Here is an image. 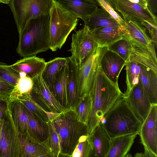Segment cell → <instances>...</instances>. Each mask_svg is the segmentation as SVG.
Segmentation results:
<instances>
[{"mask_svg": "<svg viewBox=\"0 0 157 157\" xmlns=\"http://www.w3.org/2000/svg\"><path fill=\"white\" fill-rule=\"evenodd\" d=\"M92 97L91 111L87 124L90 136L99 124L100 119L121 97L123 96L118 83L111 81L99 66L92 88L89 94Z\"/></svg>", "mask_w": 157, "mask_h": 157, "instance_id": "cell-1", "label": "cell"}, {"mask_svg": "<svg viewBox=\"0 0 157 157\" xmlns=\"http://www.w3.org/2000/svg\"><path fill=\"white\" fill-rule=\"evenodd\" d=\"M123 96L100 119V123L110 139L127 135H138L142 123Z\"/></svg>", "mask_w": 157, "mask_h": 157, "instance_id": "cell-2", "label": "cell"}, {"mask_svg": "<svg viewBox=\"0 0 157 157\" xmlns=\"http://www.w3.org/2000/svg\"><path fill=\"white\" fill-rule=\"evenodd\" d=\"M49 13L32 19L19 36L17 53L25 57L50 49Z\"/></svg>", "mask_w": 157, "mask_h": 157, "instance_id": "cell-3", "label": "cell"}, {"mask_svg": "<svg viewBox=\"0 0 157 157\" xmlns=\"http://www.w3.org/2000/svg\"><path fill=\"white\" fill-rule=\"evenodd\" d=\"M51 121L59 136L62 157H71L80 137L88 135L87 124L78 121L72 108L59 113Z\"/></svg>", "mask_w": 157, "mask_h": 157, "instance_id": "cell-4", "label": "cell"}, {"mask_svg": "<svg viewBox=\"0 0 157 157\" xmlns=\"http://www.w3.org/2000/svg\"><path fill=\"white\" fill-rule=\"evenodd\" d=\"M50 49H60L71 32L76 27L78 18L54 0L49 13Z\"/></svg>", "mask_w": 157, "mask_h": 157, "instance_id": "cell-5", "label": "cell"}, {"mask_svg": "<svg viewBox=\"0 0 157 157\" xmlns=\"http://www.w3.org/2000/svg\"><path fill=\"white\" fill-rule=\"evenodd\" d=\"M6 103V109L2 117L0 157H21L25 137L21 134L16 125L12 114L10 101Z\"/></svg>", "mask_w": 157, "mask_h": 157, "instance_id": "cell-6", "label": "cell"}, {"mask_svg": "<svg viewBox=\"0 0 157 157\" xmlns=\"http://www.w3.org/2000/svg\"><path fill=\"white\" fill-rule=\"evenodd\" d=\"M107 50V47H97L81 66L78 67V89L80 98L90 93L101 59Z\"/></svg>", "mask_w": 157, "mask_h": 157, "instance_id": "cell-7", "label": "cell"}, {"mask_svg": "<svg viewBox=\"0 0 157 157\" xmlns=\"http://www.w3.org/2000/svg\"><path fill=\"white\" fill-rule=\"evenodd\" d=\"M98 46L91 31L84 26L72 36L70 57L79 67Z\"/></svg>", "mask_w": 157, "mask_h": 157, "instance_id": "cell-8", "label": "cell"}, {"mask_svg": "<svg viewBox=\"0 0 157 157\" xmlns=\"http://www.w3.org/2000/svg\"><path fill=\"white\" fill-rule=\"evenodd\" d=\"M138 135L144 148L143 156L157 157V104H151Z\"/></svg>", "mask_w": 157, "mask_h": 157, "instance_id": "cell-9", "label": "cell"}, {"mask_svg": "<svg viewBox=\"0 0 157 157\" xmlns=\"http://www.w3.org/2000/svg\"><path fill=\"white\" fill-rule=\"evenodd\" d=\"M123 37L129 44L130 52L129 60L135 61L157 73V60L155 45L146 46L136 41L129 35L126 29Z\"/></svg>", "mask_w": 157, "mask_h": 157, "instance_id": "cell-10", "label": "cell"}, {"mask_svg": "<svg viewBox=\"0 0 157 157\" xmlns=\"http://www.w3.org/2000/svg\"><path fill=\"white\" fill-rule=\"evenodd\" d=\"M8 5L13 14L19 36L29 22L36 17L35 0H11Z\"/></svg>", "mask_w": 157, "mask_h": 157, "instance_id": "cell-11", "label": "cell"}, {"mask_svg": "<svg viewBox=\"0 0 157 157\" xmlns=\"http://www.w3.org/2000/svg\"><path fill=\"white\" fill-rule=\"evenodd\" d=\"M32 91L36 98L49 112L56 113L65 110L59 104L42 78L41 74L32 78Z\"/></svg>", "mask_w": 157, "mask_h": 157, "instance_id": "cell-12", "label": "cell"}, {"mask_svg": "<svg viewBox=\"0 0 157 157\" xmlns=\"http://www.w3.org/2000/svg\"><path fill=\"white\" fill-rule=\"evenodd\" d=\"M116 10L123 17L137 21H145L156 25L157 17L148 8L128 0H119Z\"/></svg>", "mask_w": 157, "mask_h": 157, "instance_id": "cell-13", "label": "cell"}, {"mask_svg": "<svg viewBox=\"0 0 157 157\" xmlns=\"http://www.w3.org/2000/svg\"><path fill=\"white\" fill-rule=\"evenodd\" d=\"M124 98L136 115L143 122L149 113L151 104L140 80L128 95Z\"/></svg>", "mask_w": 157, "mask_h": 157, "instance_id": "cell-14", "label": "cell"}, {"mask_svg": "<svg viewBox=\"0 0 157 157\" xmlns=\"http://www.w3.org/2000/svg\"><path fill=\"white\" fill-rule=\"evenodd\" d=\"M126 63L125 61L117 54L107 49L100 65L107 77L113 82L118 83L119 76Z\"/></svg>", "mask_w": 157, "mask_h": 157, "instance_id": "cell-15", "label": "cell"}, {"mask_svg": "<svg viewBox=\"0 0 157 157\" xmlns=\"http://www.w3.org/2000/svg\"><path fill=\"white\" fill-rule=\"evenodd\" d=\"M46 62L44 59L33 56L23 57L10 66L18 72L33 78L41 74Z\"/></svg>", "mask_w": 157, "mask_h": 157, "instance_id": "cell-16", "label": "cell"}, {"mask_svg": "<svg viewBox=\"0 0 157 157\" xmlns=\"http://www.w3.org/2000/svg\"><path fill=\"white\" fill-rule=\"evenodd\" d=\"M125 29L124 25H119L103 27L91 31L98 46L104 47L122 39Z\"/></svg>", "mask_w": 157, "mask_h": 157, "instance_id": "cell-17", "label": "cell"}, {"mask_svg": "<svg viewBox=\"0 0 157 157\" xmlns=\"http://www.w3.org/2000/svg\"><path fill=\"white\" fill-rule=\"evenodd\" d=\"M65 9L82 19L91 15L98 7L95 0H58Z\"/></svg>", "mask_w": 157, "mask_h": 157, "instance_id": "cell-18", "label": "cell"}, {"mask_svg": "<svg viewBox=\"0 0 157 157\" xmlns=\"http://www.w3.org/2000/svg\"><path fill=\"white\" fill-rule=\"evenodd\" d=\"M68 71L67 63L57 74L51 90L56 100L65 110L71 108L67 92Z\"/></svg>", "mask_w": 157, "mask_h": 157, "instance_id": "cell-19", "label": "cell"}, {"mask_svg": "<svg viewBox=\"0 0 157 157\" xmlns=\"http://www.w3.org/2000/svg\"><path fill=\"white\" fill-rule=\"evenodd\" d=\"M26 109L29 117L27 138L34 141L44 143L48 134V123L44 122L27 108Z\"/></svg>", "mask_w": 157, "mask_h": 157, "instance_id": "cell-20", "label": "cell"}, {"mask_svg": "<svg viewBox=\"0 0 157 157\" xmlns=\"http://www.w3.org/2000/svg\"><path fill=\"white\" fill-rule=\"evenodd\" d=\"M82 20L84 26L90 31L106 26L120 25L109 14L102 8L98 7L91 15Z\"/></svg>", "mask_w": 157, "mask_h": 157, "instance_id": "cell-21", "label": "cell"}, {"mask_svg": "<svg viewBox=\"0 0 157 157\" xmlns=\"http://www.w3.org/2000/svg\"><path fill=\"white\" fill-rule=\"evenodd\" d=\"M140 80L151 104H157V73L141 64Z\"/></svg>", "mask_w": 157, "mask_h": 157, "instance_id": "cell-22", "label": "cell"}, {"mask_svg": "<svg viewBox=\"0 0 157 157\" xmlns=\"http://www.w3.org/2000/svg\"><path fill=\"white\" fill-rule=\"evenodd\" d=\"M137 134L123 135L110 139V146L106 157H127Z\"/></svg>", "mask_w": 157, "mask_h": 157, "instance_id": "cell-23", "label": "cell"}, {"mask_svg": "<svg viewBox=\"0 0 157 157\" xmlns=\"http://www.w3.org/2000/svg\"><path fill=\"white\" fill-rule=\"evenodd\" d=\"M91 139L95 157H106L110 146V138L101 123L89 136Z\"/></svg>", "mask_w": 157, "mask_h": 157, "instance_id": "cell-24", "label": "cell"}, {"mask_svg": "<svg viewBox=\"0 0 157 157\" xmlns=\"http://www.w3.org/2000/svg\"><path fill=\"white\" fill-rule=\"evenodd\" d=\"M68 71L67 78V92L71 107L74 108L79 102L80 98L78 89V67L70 57H67Z\"/></svg>", "mask_w": 157, "mask_h": 157, "instance_id": "cell-25", "label": "cell"}, {"mask_svg": "<svg viewBox=\"0 0 157 157\" xmlns=\"http://www.w3.org/2000/svg\"><path fill=\"white\" fill-rule=\"evenodd\" d=\"M13 101L21 103L27 109L44 122L47 123L49 121L47 115L49 112L37 100L32 90L30 93L23 95Z\"/></svg>", "mask_w": 157, "mask_h": 157, "instance_id": "cell-26", "label": "cell"}, {"mask_svg": "<svg viewBox=\"0 0 157 157\" xmlns=\"http://www.w3.org/2000/svg\"><path fill=\"white\" fill-rule=\"evenodd\" d=\"M127 32L134 40L144 45H155L143 26L137 21L123 17Z\"/></svg>", "mask_w": 157, "mask_h": 157, "instance_id": "cell-27", "label": "cell"}, {"mask_svg": "<svg viewBox=\"0 0 157 157\" xmlns=\"http://www.w3.org/2000/svg\"><path fill=\"white\" fill-rule=\"evenodd\" d=\"M10 101L12 114L16 125L21 134L27 138L29 117L26 108L19 101Z\"/></svg>", "mask_w": 157, "mask_h": 157, "instance_id": "cell-28", "label": "cell"}, {"mask_svg": "<svg viewBox=\"0 0 157 157\" xmlns=\"http://www.w3.org/2000/svg\"><path fill=\"white\" fill-rule=\"evenodd\" d=\"M67 61V57H57L46 62L41 76L51 90L57 74Z\"/></svg>", "mask_w": 157, "mask_h": 157, "instance_id": "cell-29", "label": "cell"}, {"mask_svg": "<svg viewBox=\"0 0 157 157\" xmlns=\"http://www.w3.org/2000/svg\"><path fill=\"white\" fill-rule=\"evenodd\" d=\"M52 157L44 143L33 141L25 138L21 157Z\"/></svg>", "mask_w": 157, "mask_h": 157, "instance_id": "cell-30", "label": "cell"}, {"mask_svg": "<svg viewBox=\"0 0 157 157\" xmlns=\"http://www.w3.org/2000/svg\"><path fill=\"white\" fill-rule=\"evenodd\" d=\"M126 84L127 88L123 93L124 97H127L133 87L140 80V64L132 60H129L126 62Z\"/></svg>", "mask_w": 157, "mask_h": 157, "instance_id": "cell-31", "label": "cell"}, {"mask_svg": "<svg viewBox=\"0 0 157 157\" xmlns=\"http://www.w3.org/2000/svg\"><path fill=\"white\" fill-rule=\"evenodd\" d=\"M92 105V99L90 94L81 98L79 102L73 109L78 121L87 124Z\"/></svg>", "mask_w": 157, "mask_h": 157, "instance_id": "cell-32", "label": "cell"}, {"mask_svg": "<svg viewBox=\"0 0 157 157\" xmlns=\"http://www.w3.org/2000/svg\"><path fill=\"white\" fill-rule=\"evenodd\" d=\"M95 157L92 142L90 136L84 135L80 138L71 157Z\"/></svg>", "mask_w": 157, "mask_h": 157, "instance_id": "cell-33", "label": "cell"}, {"mask_svg": "<svg viewBox=\"0 0 157 157\" xmlns=\"http://www.w3.org/2000/svg\"><path fill=\"white\" fill-rule=\"evenodd\" d=\"M48 124V134L44 143L49 149L52 157H62L59 136L52 121H49Z\"/></svg>", "mask_w": 157, "mask_h": 157, "instance_id": "cell-34", "label": "cell"}, {"mask_svg": "<svg viewBox=\"0 0 157 157\" xmlns=\"http://www.w3.org/2000/svg\"><path fill=\"white\" fill-rule=\"evenodd\" d=\"M33 86L32 78L27 76H21L17 83L14 86L8 100L13 101L23 95L30 93Z\"/></svg>", "mask_w": 157, "mask_h": 157, "instance_id": "cell-35", "label": "cell"}, {"mask_svg": "<svg viewBox=\"0 0 157 157\" xmlns=\"http://www.w3.org/2000/svg\"><path fill=\"white\" fill-rule=\"evenodd\" d=\"M107 49L117 54L126 62L129 60L130 47L128 42L123 37L107 46Z\"/></svg>", "mask_w": 157, "mask_h": 157, "instance_id": "cell-36", "label": "cell"}, {"mask_svg": "<svg viewBox=\"0 0 157 157\" xmlns=\"http://www.w3.org/2000/svg\"><path fill=\"white\" fill-rule=\"evenodd\" d=\"M20 73L10 65L0 62V78L14 86L20 78Z\"/></svg>", "mask_w": 157, "mask_h": 157, "instance_id": "cell-37", "label": "cell"}, {"mask_svg": "<svg viewBox=\"0 0 157 157\" xmlns=\"http://www.w3.org/2000/svg\"><path fill=\"white\" fill-rule=\"evenodd\" d=\"M97 4L112 16L121 26L124 25L122 17L112 6L105 0H95Z\"/></svg>", "mask_w": 157, "mask_h": 157, "instance_id": "cell-38", "label": "cell"}, {"mask_svg": "<svg viewBox=\"0 0 157 157\" xmlns=\"http://www.w3.org/2000/svg\"><path fill=\"white\" fill-rule=\"evenodd\" d=\"M144 28L148 36L155 46L157 45V26L145 21H137Z\"/></svg>", "mask_w": 157, "mask_h": 157, "instance_id": "cell-39", "label": "cell"}, {"mask_svg": "<svg viewBox=\"0 0 157 157\" xmlns=\"http://www.w3.org/2000/svg\"><path fill=\"white\" fill-rule=\"evenodd\" d=\"M14 86L0 78V100L6 102L8 101Z\"/></svg>", "mask_w": 157, "mask_h": 157, "instance_id": "cell-40", "label": "cell"}, {"mask_svg": "<svg viewBox=\"0 0 157 157\" xmlns=\"http://www.w3.org/2000/svg\"><path fill=\"white\" fill-rule=\"evenodd\" d=\"M148 7L151 12L155 15L157 11V0H148Z\"/></svg>", "mask_w": 157, "mask_h": 157, "instance_id": "cell-41", "label": "cell"}, {"mask_svg": "<svg viewBox=\"0 0 157 157\" xmlns=\"http://www.w3.org/2000/svg\"><path fill=\"white\" fill-rule=\"evenodd\" d=\"M129 1L134 3L140 5L144 7L148 8V0H128Z\"/></svg>", "mask_w": 157, "mask_h": 157, "instance_id": "cell-42", "label": "cell"}, {"mask_svg": "<svg viewBox=\"0 0 157 157\" xmlns=\"http://www.w3.org/2000/svg\"><path fill=\"white\" fill-rule=\"evenodd\" d=\"M116 10V6L119 0H105Z\"/></svg>", "mask_w": 157, "mask_h": 157, "instance_id": "cell-43", "label": "cell"}, {"mask_svg": "<svg viewBox=\"0 0 157 157\" xmlns=\"http://www.w3.org/2000/svg\"><path fill=\"white\" fill-rule=\"evenodd\" d=\"M6 108V102L0 109V119L5 114Z\"/></svg>", "mask_w": 157, "mask_h": 157, "instance_id": "cell-44", "label": "cell"}, {"mask_svg": "<svg viewBox=\"0 0 157 157\" xmlns=\"http://www.w3.org/2000/svg\"><path fill=\"white\" fill-rule=\"evenodd\" d=\"M2 117L0 119V141L1 138V133L3 122V119Z\"/></svg>", "mask_w": 157, "mask_h": 157, "instance_id": "cell-45", "label": "cell"}, {"mask_svg": "<svg viewBox=\"0 0 157 157\" xmlns=\"http://www.w3.org/2000/svg\"><path fill=\"white\" fill-rule=\"evenodd\" d=\"M11 0H0V3L9 4Z\"/></svg>", "mask_w": 157, "mask_h": 157, "instance_id": "cell-46", "label": "cell"}, {"mask_svg": "<svg viewBox=\"0 0 157 157\" xmlns=\"http://www.w3.org/2000/svg\"><path fill=\"white\" fill-rule=\"evenodd\" d=\"M5 102L0 100V109L2 106L5 104Z\"/></svg>", "mask_w": 157, "mask_h": 157, "instance_id": "cell-47", "label": "cell"}]
</instances>
